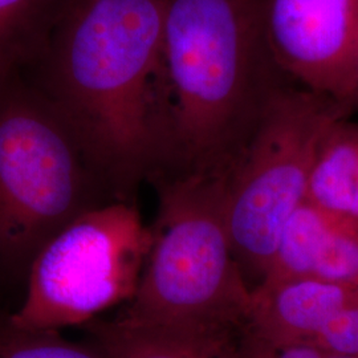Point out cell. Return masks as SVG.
<instances>
[{"mask_svg": "<svg viewBox=\"0 0 358 358\" xmlns=\"http://www.w3.org/2000/svg\"><path fill=\"white\" fill-rule=\"evenodd\" d=\"M280 76L263 0H165L161 146L149 183L226 177Z\"/></svg>", "mask_w": 358, "mask_h": 358, "instance_id": "obj_2", "label": "cell"}, {"mask_svg": "<svg viewBox=\"0 0 358 358\" xmlns=\"http://www.w3.org/2000/svg\"><path fill=\"white\" fill-rule=\"evenodd\" d=\"M62 0H0V80L24 73L44 50Z\"/></svg>", "mask_w": 358, "mask_h": 358, "instance_id": "obj_12", "label": "cell"}, {"mask_svg": "<svg viewBox=\"0 0 358 358\" xmlns=\"http://www.w3.org/2000/svg\"><path fill=\"white\" fill-rule=\"evenodd\" d=\"M353 106L355 109L358 108V57L357 68H356V84H355V97H353Z\"/></svg>", "mask_w": 358, "mask_h": 358, "instance_id": "obj_16", "label": "cell"}, {"mask_svg": "<svg viewBox=\"0 0 358 358\" xmlns=\"http://www.w3.org/2000/svg\"><path fill=\"white\" fill-rule=\"evenodd\" d=\"M352 109L308 90L280 87L243 154L224 177V219L232 254L251 291L263 282L282 229L307 201L325 131Z\"/></svg>", "mask_w": 358, "mask_h": 358, "instance_id": "obj_5", "label": "cell"}, {"mask_svg": "<svg viewBox=\"0 0 358 358\" xmlns=\"http://www.w3.org/2000/svg\"><path fill=\"white\" fill-rule=\"evenodd\" d=\"M288 278L358 284V219L304 201L284 226L263 280Z\"/></svg>", "mask_w": 358, "mask_h": 358, "instance_id": "obj_8", "label": "cell"}, {"mask_svg": "<svg viewBox=\"0 0 358 358\" xmlns=\"http://www.w3.org/2000/svg\"><path fill=\"white\" fill-rule=\"evenodd\" d=\"M263 29L282 75L355 109L358 0H263Z\"/></svg>", "mask_w": 358, "mask_h": 358, "instance_id": "obj_7", "label": "cell"}, {"mask_svg": "<svg viewBox=\"0 0 358 358\" xmlns=\"http://www.w3.org/2000/svg\"><path fill=\"white\" fill-rule=\"evenodd\" d=\"M310 344L358 357V296L333 316Z\"/></svg>", "mask_w": 358, "mask_h": 358, "instance_id": "obj_14", "label": "cell"}, {"mask_svg": "<svg viewBox=\"0 0 358 358\" xmlns=\"http://www.w3.org/2000/svg\"><path fill=\"white\" fill-rule=\"evenodd\" d=\"M103 358H254V343L214 346L194 343L165 333L125 325L120 321L96 320L85 325Z\"/></svg>", "mask_w": 358, "mask_h": 358, "instance_id": "obj_11", "label": "cell"}, {"mask_svg": "<svg viewBox=\"0 0 358 358\" xmlns=\"http://www.w3.org/2000/svg\"><path fill=\"white\" fill-rule=\"evenodd\" d=\"M358 296V284L312 278L263 280L251 291L250 321L271 348L312 343L334 315Z\"/></svg>", "mask_w": 358, "mask_h": 358, "instance_id": "obj_9", "label": "cell"}, {"mask_svg": "<svg viewBox=\"0 0 358 358\" xmlns=\"http://www.w3.org/2000/svg\"><path fill=\"white\" fill-rule=\"evenodd\" d=\"M157 217L136 294L113 319L194 343L251 332V288L232 254L224 178L155 180Z\"/></svg>", "mask_w": 358, "mask_h": 358, "instance_id": "obj_3", "label": "cell"}, {"mask_svg": "<svg viewBox=\"0 0 358 358\" xmlns=\"http://www.w3.org/2000/svg\"><path fill=\"white\" fill-rule=\"evenodd\" d=\"M164 16L165 0H62L23 73L113 201L137 202L158 164Z\"/></svg>", "mask_w": 358, "mask_h": 358, "instance_id": "obj_1", "label": "cell"}, {"mask_svg": "<svg viewBox=\"0 0 358 358\" xmlns=\"http://www.w3.org/2000/svg\"><path fill=\"white\" fill-rule=\"evenodd\" d=\"M0 358H103L92 346L68 341L60 332L22 331L8 325L0 336Z\"/></svg>", "mask_w": 358, "mask_h": 358, "instance_id": "obj_13", "label": "cell"}, {"mask_svg": "<svg viewBox=\"0 0 358 358\" xmlns=\"http://www.w3.org/2000/svg\"><path fill=\"white\" fill-rule=\"evenodd\" d=\"M150 245L137 202L90 208L56 234L34 259L27 289L8 325L60 332L83 327L136 294Z\"/></svg>", "mask_w": 358, "mask_h": 358, "instance_id": "obj_6", "label": "cell"}, {"mask_svg": "<svg viewBox=\"0 0 358 358\" xmlns=\"http://www.w3.org/2000/svg\"><path fill=\"white\" fill-rule=\"evenodd\" d=\"M266 358H358L356 356H345L334 353L310 343H300L282 348H271Z\"/></svg>", "mask_w": 358, "mask_h": 358, "instance_id": "obj_15", "label": "cell"}, {"mask_svg": "<svg viewBox=\"0 0 358 358\" xmlns=\"http://www.w3.org/2000/svg\"><path fill=\"white\" fill-rule=\"evenodd\" d=\"M348 117L336 120L321 140L307 199L358 219V122Z\"/></svg>", "mask_w": 358, "mask_h": 358, "instance_id": "obj_10", "label": "cell"}, {"mask_svg": "<svg viewBox=\"0 0 358 358\" xmlns=\"http://www.w3.org/2000/svg\"><path fill=\"white\" fill-rule=\"evenodd\" d=\"M64 121L23 73L0 80V271L27 278L41 248L112 202Z\"/></svg>", "mask_w": 358, "mask_h": 358, "instance_id": "obj_4", "label": "cell"}]
</instances>
